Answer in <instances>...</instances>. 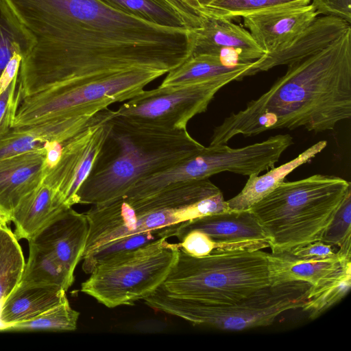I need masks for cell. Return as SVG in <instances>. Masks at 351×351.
<instances>
[{"label":"cell","instance_id":"cell-34","mask_svg":"<svg viewBox=\"0 0 351 351\" xmlns=\"http://www.w3.org/2000/svg\"><path fill=\"white\" fill-rule=\"evenodd\" d=\"M176 12L189 30L201 26L206 16L197 0H155Z\"/></svg>","mask_w":351,"mask_h":351},{"label":"cell","instance_id":"cell-3","mask_svg":"<svg viewBox=\"0 0 351 351\" xmlns=\"http://www.w3.org/2000/svg\"><path fill=\"white\" fill-rule=\"evenodd\" d=\"M204 147L186 129L145 123L114 110L99 156L77 193L78 204H99L122 197L138 182Z\"/></svg>","mask_w":351,"mask_h":351},{"label":"cell","instance_id":"cell-7","mask_svg":"<svg viewBox=\"0 0 351 351\" xmlns=\"http://www.w3.org/2000/svg\"><path fill=\"white\" fill-rule=\"evenodd\" d=\"M311 286L302 280L283 282L228 304L171 295L160 286L143 300L150 308L183 319L194 326L239 331L267 326L281 313L302 308Z\"/></svg>","mask_w":351,"mask_h":351},{"label":"cell","instance_id":"cell-19","mask_svg":"<svg viewBox=\"0 0 351 351\" xmlns=\"http://www.w3.org/2000/svg\"><path fill=\"white\" fill-rule=\"evenodd\" d=\"M58 193L44 181L25 195L11 212L17 240L34 238L66 209Z\"/></svg>","mask_w":351,"mask_h":351},{"label":"cell","instance_id":"cell-24","mask_svg":"<svg viewBox=\"0 0 351 351\" xmlns=\"http://www.w3.org/2000/svg\"><path fill=\"white\" fill-rule=\"evenodd\" d=\"M351 287V262L345 261L332 274L311 285L302 308L311 319H315L340 302Z\"/></svg>","mask_w":351,"mask_h":351},{"label":"cell","instance_id":"cell-20","mask_svg":"<svg viewBox=\"0 0 351 351\" xmlns=\"http://www.w3.org/2000/svg\"><path fill=\"white\" fill-rule=\"evenodd\" d=\"M59 287L18 285L0 306V330L30 319L67 299Z\"/></svg>","mask_w":351,"mask_h":351},{"label":"cell","instance_id":"cell-23","mask_svg":"<svg viewBox=\"0 0 351 351\" xmlns=\"http://www.w3.org/2000/svg\"><path fill=\"white\" fill-rule=\"evenodd\" d=\"M275 284L302 280L315 285L335 272L347 259L337 256L323 259H301L287 254H275Z\"/></svg>","mask_w":351,"mask_h":351},{"label":"cell","instance_id":"cell-27","mask_svg":"<svg viewBox=\"0 0 351 351\" xmlns=\"http://www.w3.org/2000/svg\"><path fill=\"white\" fill-rule=\"evenodd\" d=\"M25 263L21 245L7 226L0 228V306L19 285Z\"/></svg>","mask_w":351,"mask_h":351},{"label":"cell","instance_id":"cell-16","mask_svg":"<svg viewBox=\"0 0 351 351\" xmlns=\"http://www.w3.org/2000/svg\"><path fill=\"white\" fill-rule=\"evenodd\" d=\"M88 234L86 215L71 207L28 241L51 254L74 276L76 266L82 260Z\"/></svg>","mask_w":351,"mask_h":351},{"label":"cell","instance_id":"cell-30","mask_svg":"<svg viewBox=\"0 0 351 351\" xmlns=\"http://www.w3.org/2000/svg\"><path fill=\"white\" fill-rule=\"evenodd\" d=\"M80 312L72 308L68 299L30 319L5 327L3 330L74 331Z\"/></svg>","mask_w":351,"mask_h":351},{"label":"cell","instance_id":"cell-37","mask_svg":"<svg viewBox=\"0 0 351 351\" xmlns=\"http://www.w3.org/2000/svg\"><path fill=\"white\" fill-rule=\"evenodd\" d=\"M25 54L16 51L3 69L0 75V95L9 86L12 80L19 75L21 62Z\"/></svg>","mask_w":351,"mask_h":351},{"label":"cell","instance_id":"cell-29","mask_svg":"<svg viewBox=\"0 0 351 351\" xmlns=\"http://www.w3.org/2000/svg\"><path fill=\"white\" fill-rule=\"evenodd\" d=\"M101 1L117 10L155 25L187 29L176 12L155 0Z\"/></svg>","mask_w":351,"mask_h":351},{"label":"cell","instance_id":"cell-17","mask_svg":"<svg viewBox=\"0 0 351 351\" xmlns=\"http://www.w3.org/2000/svg\"><path fill=\"white\" fill-rule=\"evenodd\" d=\"M45 158L42 147L0 159V206L11 213L25 195L44 181Z\"/></svg>","mask_w":351,"mask_h":351},{"label":"cell","instance_id":"cell-10","mask_svg":"<svg viewBox=\"0 0 351 351\" xmlns=\"http://www.w3.org/2000/svg\"><path fill=\"white\" fill-rule=\"evenodd\" d=\"M252 66L195 83L143 90L125 101L116 114L170 130L186 129L189 121L204 112L216 93L228 84L253 75Z\"/></svg>","mask_w":351,"mask_h":351},{"label":"cell","instance_id":"cell-32","mask_svg":"<svg viewBox=\"0 0 351 351\" xmlns=\"http://www.w3.org/2000/svg\"><path fill=\"white\" fill-rule=\"evenodd\" d=\"M351 191L348 193L322 241L338 247L337 254L341 258H351Z\"/></svg>","mask_w":351,"mask_h":351},{"label":"cell","instance_id":"cell-33","mask_svg":"<svg viewBox=\"0 0 351 351\" xmlns=\"http://www.w3.org/2000/svg\"><path fill=\"white\" fill-rule=\"evenodd\" d=\"M21 99L17 76L0 95V140L12 128Z\"/></svg>","mask_w":351,"mask_h":351},{"label":"cell","instance_id":"cell-31","mask_svg":"<svg viewBox=\"0 0 351 351\" xmlns=\"http://www.w3.org/2000/svg\"><path fill=\"white\" fill-rule=\"evenodd\" d=\"M177 226L134 234L110 242L84 256L82 269L85 273L90 274L97 263L108 256L137 248L161 238L172 237Z\"/></svg>","mask_w":351,"mask_h":351},{"label":"cell","instance_id":"cell-2","mask_svg":"<svg viewBox=\"0 0 351 351\" xmlns=\"http://www.w3.org/2000/svg\"><path fill=\"white\" fill-rule=\"evenodd\" d=\"M287 66L265 93L214 128L210 145L276 129L322 132L350 118L351 29L322 51Z\"/></svg>","mask_w":351,"mask_h":351},{"label":"cell","instance_id":"cell-39","mask_svg":"<svg viewBox=\"0 0 351 351\" xmlns=\"http://www.w3.org/2000/svg\"><path fill=\"white\" fill-rule=\"evenodd\" d=\"M11 221V213L0 206V228Z\"/></svg>","mask_w":351,"mask_h":351},{"label":"cell","instance_id":"cell-40","mask_svg":"<svg viewBox=\"0 0 351 351\" xmlns=\"http://www.w3.org/2000/svg\"><path fill=\"white\" fill-rule=\"evenodd\" d=\"M215 0H197L200 6L204 9L205 6Z\"/></svg>","mask_w":351,"mask_h":351},{"label":"cell","instance_id":"cell-36","mask_svg":"<svg viewBox=\"0 0 351 351\" xmlns=\"http://www.w3.org/2000/svg\"><path fill=\"white\" fill-rule=\"evenodd\" d=\"M319 15L340 17L351 23V0H311Z\"/></svg>","mask_w":351,"mask_h":351},{"label":"cell","instance_id":"cell-4","mask_svg":"<svg viewBox=\"0 0 351 351\" xmlns=\"http://www.w3.org/2000/svg\"><path fill=\"white\" fill-rule=\"evenodd\" d=\"M213 195L210 180L199 179L173 184L138 199L120 197L93 205L84 213L88 222L85 253L126 236L230 210L223 194L210 198Z\"/></svg>","mask_w":351,"mask_h":351},{"label":"cell","instance_id":"cell-1","mask_svg":"<svg viewBox=\"0 0 351 351\" xmlns=\"http://www.w3.org/2000/svg\"><path fill=\"white\" fill-rule=\"evenodd\" d=\"M5 1L36 38L18 75L22 99L132 70L167 73L191 52L189 29L155 25L101 0Z\"/></svg>","mask_w":351,"mask_h":351},{"label":"cell","instance_id":"cell-11","mask_svg":"<svg viewBox=\"0 0 351 351\" xmlns=\"http://www.w3.org/2000/svg\"><path fill=\"white\" fill-rule=\"evenodd\" d=\"M114 110L99 111L80 132L63 143L58 164L46 172L44 182L68 207L78 204L77 193L92 170L110 128Z\"/></svg>","mask_w":351,"mask_h":351},{"label":"cell","instance_id":"cell-35","mask_svg":"<svg viewBox=\"0 0 351 351\" xmlns=\"http://www.w3.org/2000/svg\"><path fill=\"white\" fill-rule=\"evenodd\" d=\"M286 254L301 259H323L337 256V252L332 249V245L322 241L310 243Z\"/></svg>","mask_w":351,"mask_h":351},{"label":"cell","instance_id":"cell-12","mask_svg":"<svg viewBox=\"0 0 351 351\" xmlns=\"http://www.w3.org/2000/svg\"><path fill=\"white\" fill-rule=\"evenodd\" d=\"M191 31L190 56H216L241 64L254 62L265 54L250 32L231 20L206 16L200 27Z\"/></svg>","mask_w":351,"mask_h":351},{"label":"cell","instance_id":"cell-22","mask_svg":"<svg viewBox=\"0 0 351 351\" xmlns=\"http://www.w3.org/2000/svg\"><path fill=\"white\" fill-rule=\"evenodd\" d=\"M252 62L232 64L216 56H190L167 73L160 86H178L208 80L250 66Z\"/></svg>","mask_w":351,"mask_h":351},{"label":"cell","instance_id":"cell-6","mask_svg":"<svg viewBox=\"0 0 351 351\" xmlns=\"http://www.w3.org/2000/svg\"><path fill=\"white\" fill-rule=\"evenodd\" d=\"M275 254L261 250L213 252L196 257L179 247L161 285L168 294L215 303H234L275 285Z\"/></svg>","mask_w":351,"mask_h":351},{"label":"cell","instance_id":"cell-28","mask_svg":"<svg viewBox=\"0 0 351 351\" xmlns=\"http://www.w3.org/2000/svg\"><path fill=\"white\" fill-rule=\"evenodd\" d=\"M311 0H215L204 8L206 16L228 20L266 10L306 5Z\"/></svg>","mask_w":351,"mask_h":351},{"label":"cell","instance_id":"cell-14","mask_svg":"<svg viewBox=\"0 0 351 351\" xmlns=\"http://www.w3.org/2000/svg\"><path fill=\"white\" fill-rule=\"evenodd\" d=\"M351 29L346 20L332 15L318 16L293 39L276 51L252 62L253 75L274 67L289 65L327 47Z\"/></svg>","mask_w":351,"mask_h":351},{"label":"cell","instance_id":"cell-8","mask_svg":"<svg viewBox=\"0 0 351 351\" xmlns=\"http://www.w3.org/2000/svg\"><path fill=\"white\" fill-rule=\"evenodd\" d=\"M167 239L104 258L82 283L80 291L108 308L143 300L162 285L178 258V243Z\"/></svg>","mask_w":351,"mask_h":351},{"label":"cell","instance_id":"cell-38","mask_svg":"<svg viewBox=\"0 0 351 351\" xmlns=\"http://www.w3.org/2000/svg\"><path fill=\"white\" fill-rule=\"evenodd\" d=\"M45 150V166L46 172L53 169L59 162L63 144L58 141H46L43 144Z\"/></svg>","mask_w":351,"mask_h":351},{"label":"cell","instance_id":"cell-21","mask_svg":"<svg viewBox=\"0 0 351 351\" xmlns=\"http://www.w3.org/2000/svg\"><path fill=\"white\" fill-rule=\"evenodd\" d=\"M326 145V141H318L294 159L278 167L271 168L266 173L262 176H249L241 192L226 201L229 209L232 210L250 209L254 204L280 185L290 173L315 157Z\"/></svg>","mask_w":351,"mask_h":351},{"label":"cell","instance_id":"cell-13","mask_svg":"<svg viewBox=\"0 0 351 351\" xmlns=\"http://www.w3.org/2000/svg\"><path fill=\"white\" fill-rule=\"evenodd\" d=\"M102 110L90 108L34 124L12 128L0 140V159L42 147L46 141L63 144L84 128Z\"/></svg>","mask_w":351,"mask_h":351},{"label":"cell","instance_id":"cell-15","mask_svg":"<svg viewBox=\"0 0 351 351\" xmlns=\"http://www.w3.org/2000/svg\"><path fill=\"white\" fill-rule=\"evenodd\" d=\"M319 16L311 3L306 5L273 9L242 17L243 27L265 52L287 44Z\"/></svg>","mask_w":351,"mask_h":351},{"label":"cell","instance_id":"cell-9","mask_svg":"<svg viewBox=\"0 0 351 351\" xmlns=\"http://www.w3.org/2000/svg\"><path fill=\"white\" fill-rule=\"evenodd\" d=\"M164 74L156 70H132L24 97L19 106L12 128L34 124L90 108H108L112 104L134 97Z\"/></svg>","mask_w":351,"mask_h":351},{"label":"cell","instance_id":"cell-26","mask_svg":"<svg viewBox=\"0 0 351 351\" xmlns=\"http://www.w3.org/2000/svg\"><path fill=\"white\" fill-rule=\"evenodd\" d=\"M36 43V38L18 19L8 5L0 0V75L16 51L25 56Z\"/></svg>","mask_w":351,"mask_h":351},{"label":"cell","instance_id":"cell-5","mask_svg":"<svg viewBox=\"0 0 351 351\" xmlns=\"http://www.w3.org/2000/svg\"><path fill=\"white\" fill-rule=\"evenodd\" d=\"M350 191L348 180L317 173L284 181L249 210L265 233L272 254H286L322 241Z\"/></svg>","mask_w":351,"mask_h":351},{"label":"cell","instance_id":"cell-25","mask_svg":"<svg viewBox=\"0 0 351 351\" xmlns=\"http://www.w3.org/2000/svg\"><path fill=\"white\" fill-rule=\"evenodd\" d=\"M28 261L19 285L59 287L66 291L73 285L75 277L51 254L28 241Z\"/></svg>","mask_w":351,"mask_h":351},{"label":"cell","instance_id":"cell-18","mask_svg":"<svg viewBox=\"0 0 351 351\" xmlns=\"http://www.w3.org/2000/svg\"><path fill=\"white\" fill-rule=\"evenodd\" d=\"M192 230H199L220 242L265 241L268 239L256 217L250 210H228L213 213L182 222L173 237L180 241ZM269 243V242H268Z\"/></svg>","mask_w":351,"mask_h":351}]
</instances>
